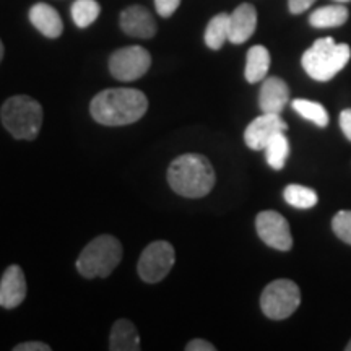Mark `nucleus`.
<instances>
[{"label":"nucleus","mask_w":351,"mask_h":351,"mask_svg":"<svg viewBox=\"0 0 351 351\" xmlns=\"http://www.w3.org/2000/svg\"><path fill=\"white\" fill-rule=\"evenodd\" d=\"M213 166L204 155L187 153L171 163L168 182L176 194L187 199H200L212 192L215 186Z\"/></svg>","instance_id":"2"},{"label":"nucleus","mask_w":351,"mask_h":351,"mask_svg":"<svg viewBox=\"0 0 351 351\" xmlns=\"http://www.w3.org/2000/svg\"><path fill=\"white\" fill-rule=\"evenodd\" d=\"M332 228L343 243L351 245V212L350 210H341L333 217Z\"/></svg>","instance_id":"24"},{"label":"nucleus","mask_w":351,"mask_h":351,"mask_svg":"<svg viewBox=\"0 0 351 351\" xmlns=\"http://www.w3.org/2000/svg\"><path fill=\"white\" fill-rule=\"evenodd\" d=\"M301 304V291L291 280L280 278L267 285L261 296V307L269 319H288Z\"/></svg>","instance_id":"6"},{"label":"nucleus","mask_w":351,"mask_h":351,"mask_svg":"<svg viewBox=\"0 0 351 351\" xmlns=\"http://www.w3.org/2000/svg\"><path fill=\"white\" fill-rule=\"evenodd\" d=\"M148 109V99L135 88H111L91 99L90 112L98 124L129 125L142 119Z\"/></svg>","instance_id":"1"},{"label":"nucleus","mask_w":351,"mask_h":351,"mask_svg":"<svg viewBox=\"0 0 351 351\" xmlns=\"http://www.w3.org/2000/svg\"><path fill=\"white\" fill-rule=\"evenodd\" d=\"M121 28L132 38L150 39L156 34V21L142 5H132L121 13Z\"/></svg>","instance_id":"11"},{"label":"nucleus","mask_w":351,"mask_h":351,"mask_svg":"<svg viewBox=\"0 0 351 351\" xmlns=\"http://www.w3.org/2000/svg\"><path fill=\"white\" fill-rule=\"evenodd\" d=\"M293 109L304 117V119L314 122L317 127H327L328 125V114L327 109L320 103L307 99H295L293 101Z\"/></svg>","instance_id":"23"},{"label":"nucleus","mask_w":351,"mask_h":351,"mask_svg":"<svg viewBox=\"0 0 351 351\" xmlns=\"http://www.w3.org/2000/svg\"><path fill=\"white\" fill-rule=\"evenodd\" d=\"M346 351H351V340H350V343L348 345H346V348H345Z\"/></svg>","instance_id":"31"},{"label":"nucleus","mask_w":351,"mask_h":351,"mask_svg":"<svg viewBox=\"0 0 351 351\" xmlns=\"http://www.w3.org/2000/svg\"><path fill=\"white\" fill-rule=\"evenodd\" d=\"M29 21L46 38H59L64 32V23L54 7L47 3H36L29 10Z\"/></svg>","instance_id":"15"},{"label":"nucleus","mask_w":351,"mask_h":351,"mask_svg":"<svg viewBox=\"0 0 351 351\" xmlns=\"http://www.w3.org/2000/svg\"><path fill=\"white\" fill-rule=\"evenodd\" d=\"M346 20H348V10L340 3L320 7L309 16V23L314 28H337V26L343 25Z\"/></svg>","instance_id":"18"},{"label":"nucleus","mask_w":351,"mask_h":351,"mask_svg":"<svg viewBox=\"0 0 351 351\" xmlns=\"http://www.w3.org/2000/svg\"><path fill=\"white\" fill-rule=\"evenodd\" d=\"M287 122L282 119L280 114L263 112L262 116L256 117L247 125V129L244 132V142L251 150H263L274 135L280 134V132H287Z\"/></svg>","instance_id":"10"},{"label":"nucleus","mask_w":351,"mask_h":351,"mask_svg":"<svg viewBox=\"0 0 351 351\" xmlns=\"http://www.w3.org/2000/svg\"><path fill=\"white\" fill-rule=\"evenodd\" d=\"M0 117L3 127L15 138L34 140L43 125V108L29 96H12L3 103Z\"/></svg>","instance_id":"4"},{"label":"nucleus","mask_w":351,"mask_h":351,"mask_svg":"<svg viewBox=\"0 0 351 351\" xmlns=\"http://www.w3.org/2000/svg\"><path fill=\"white\" fill-rule=\"evenodd\" d=\"M283 197L287 204L291 205V207L302 210L313 208L319 202V197L315 194L314 189L300 186V184H289V186H287Z\"/></svg>","instance_id":"21"},{"label":"nucleus","mask_w":351,"mask_h":351,"mask_svg":"<svg viewBox=\"0 0 351 351\" xmlns=\"http://www.w3.org/2000/svg\"><path fill=\"white\" fill-rule=\"evenodd\" d=\"M314 2L315 0H288V7L293 15H300V13L306 12L307 8L313 5Z\"/></svg>","instance_id":"27"},{"label":"nucleus","mask_w":351,"mask_h":351,"mask_svg":"<svg viewBox=\"0 0 351 351\" xmlns=\"http://www.w3.org/2000/svg\"><path fill=\"white\" fill-rule=\"evenodd\" d=\"M257 28V10L251 3H241L230 15V38L232 44H243Z\"/></svg>","instance_id":"14"},{"label":"nucleus","mask_w":351,"mask_h":351,"mask_svg":"<svg viewBox=\"0 0 351 351\" xmlns=\"http://www.w3.org/2000/svg\"><path fill=\"white\" fill-rule=\"evenodd\" d=\"M263 152H265L267 163H269L270 168H274L275 171L283 169L289 155V142L288 138L285 137V132H280V134L274 135V137L270 138V142L265 145Z\"/></svg>","instance_id":"20"},{"label":"nucleus","mask_w":351,"mask_h":351,"mask_svg":"<svg viewBox=\"0 0 351 351\" xmlns=\"http://www.w3.org/2000/svg\"><path fill=\"white\" fill-rule=\"evenodd\" d=\"M109 350L111 351H137L140 350V337L137 327L127 319H119L112 326L109 337Z\"/></svg>","instance_id":"16"},{"label":"nucleus","mask_w":351,"mask_h":351,"mask_svg":"<svg viewBox=\"0 0 351 351\" xmlns=\"http://www.w3.org/2000/svg\"><path fill=\"white\" fill-rule=\"evenodd\" d=\"M174 247L166 241H155L140 256L137 270L145 283H158L168 276L174 267Z\"/></svg>","instance_id":"7"},{"label":"nucleus","mask_w":351,"mask_h":351,"mask_svg":"<svg viewBox=\"0 0 351 351\" xmlns=\"http://www.w3.org/2000/svg\"><path fill=\"white\" fill-rule=\"evenodd\" d=\"M15 351H51V346L43 341H26V343L16 345Z\"/></svg>","instance_id":"26"},{"label":"nucleus","mask_w":351,"mask_h":351,"mask_svg":"<svg viewBox=\"0 0 351 351\" xmlns=\"http://www.w3.org/2000/svg\"><path fill=\"white\" fill-rule=\"evenodd\" d=\"M122 261V245L114 236H98L77 258V270L85 278H106Z\"/></svg>","instance_id":"5"},{"label":"nucleus","mask_w":351,"mask_h":351,"mask_svg":"<svg viewBox=\"0 0 351 351\" xmlns=\"http://www.w3.org/2000/svg\"><path fill=\"white\" fill-rule=\"evenodd\" d=\"M289 98V88L282 78L269 77L263 80L258 95V106L267 114H282Z\"/></svg>","instance_id":"13"},{"label":"nucleus","mask_w":351,"mask_h":351,"mask_svg":"<svg viewBox=\"0 0 351 351\" xmlns=\"http://www.w3.org/2000/svg\"><path fill=\"white\" fill-rule=\"evenodd\" d=\"M340 127L343 130L345 137L351 142V109H345L340 114Z\"/></svg>","instance_id":"29"},{"label":"nucleus","mask_w":351,"mask_h":351,"mask_svg":"<svg viewBox=\"0 0 351 351\" xmlns=\"http://www.w3.org/2000/svg\"><path fill=\"white\" fill-rule=\"evenodd\" d=\"M270 69V52L263 46H252L247 52L245 60V80L249 83H257L265 80Z\"/></svg>","instance_id":"17"},{"label":"nucleus","mask_w":351,"mask_h":351,"mask_svg":"<svg viewBox=\"0 0 351 351\" xmlns=\"http://www.w3.org/2000/svg\"><path fill=\"white\" fill-rule=\"evenodd\" d=\"M230 38V15L228 13H218L213 16L205 29V44L210 49H221L223 44Z\"/></svg>","instance_id":"19"},{"label":"nucleus","mask_w":351,"mask_h":351,"mask_svg":"<svg viewBox=\"0 0 351 351\" xmlns=\"http://www.w3.org/2000/svg\"><path fill=\"white\" fill-rule=\"evenodd\" d=\"M152 65V56L142 46H129L116 51L109 59V70L119 82H134L142 78Z\"/></svg>","instance_id":"8"},{"label":"nucleus","mask_w":351,"mask_h":351,"mask_svg":"<svg viewBox=\"0 0 351 351\" xmlns=\"http://www.w3.org/2000/svg\"><path fill=\"white\" fill-rule=\"evenodd\" d=\"M2 57H3V44L0 41V60H2Z\"/></svg>","instance_id":"30"},{"label":"nucleus","mask_w":351,"mask_h":351,"mask_svg":"<svg viewBox=\"0 0 351 351\" xmlns=\"http://www.w3.org/2000/svg\"><path fill=\"white\" fill-rule=\"evenodd\" d=\"M26 298L25 274L19 265H10L3 271L0 280V306L13 309L20 306Z\"/></svg>","instance_id":"12"},{"label":"nucleus","mask_w":351,"mask_h":351,"mask_svg":"<svg viewBox=\"0 0 351 351\" xmlns=\"http://www.w3.org/2000/svg\"><path fill=\"white\" fill-rule=\"evenodd\" d=\"M348 44L335 43L332 38H320L302 54V69L315 82L332 80L350 62Z\"/></svg>","instance_id":"3"},{"label":"nucleus","mask_w":351,"mask_h":351,"mask_svg":"<svg viewBox=\"0 0 351 351\" xmlns=\"http://www.w3.org/2000/svg\"><path fill=\"white\" fill-rule=\"evenodd\" d=\"M335 2H340V3H345V2H350V0H335Z\"/></svg>","instance_id":"32"},{"label":"nucleus","mask_w":351,"mask_h":351,"mask_svg":"<svg viewBox=\"0 0 351 351\" xmlns=\"http://www.w3.org/2000/svg\"><path fill=\"white\" fill-rule=\"evenodd\" d=\"M72 19L78 28H88L99 16L101 7L96 0H75L72 5Z\"/></svg>","instance_id":"22"},{"label":"nucleus","mask_w":351,"mask_h":351,"mask_svg":"<svg viewBox=\"0 0 351 351\" xmlns=\"http://www.w3.org/2000/svg\"><path fill=\"white\" fill-rule=\"evenodd\" d=\"M257 234L270 247L276 251H289L293 247V236L287 218L274 210H265L257 215Z\"/></svg>","instance_id":"9"},{"label":"nucleus","mask_w":351,"mask_h":351,"mask_svg":"<svg viewBox=\"0 0 351 351\" xmlns=\"http://www.w3.org/2000/svg\"><path fill=\"white\" fill-rule=\"evenodd\" d=\"M181 5V0H155V8L158 15L163 19H169Z\"/></svg>","instance_id":"25"},{"label":"nucleus","mask_w":351,"mask_h":351,"mask_svg":"<svg viewBox=\"0 0 351 351\" xmlns=\"http://www.w3.org/2000/svg\"><path fill=\"white\" fill-rule=\"evenodd\" d=\"M187 351H215L217 348L210 343L207 340H200V339H195V340H191L186 346Z\"/></svg>","instance_id":"28"}]
</instances>
